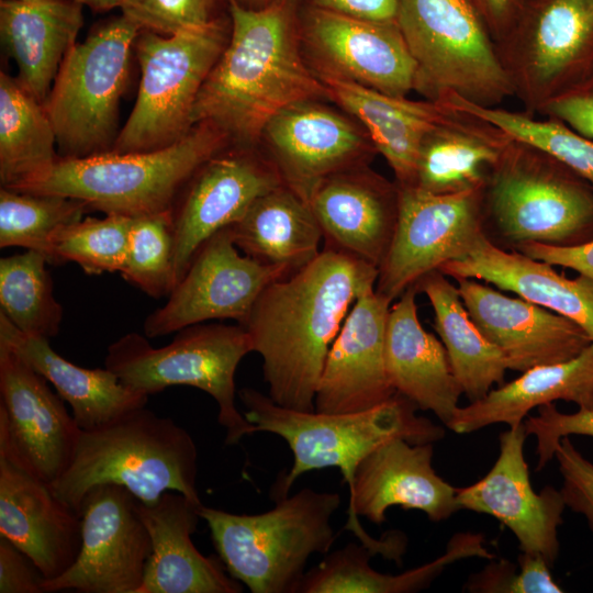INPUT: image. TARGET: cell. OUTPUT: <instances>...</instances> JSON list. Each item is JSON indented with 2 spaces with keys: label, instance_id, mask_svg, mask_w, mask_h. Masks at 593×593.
<instances>
[{
  "label": "cell",
  "instance_id": "cell-11",
  "mask_svg": "<svg viewBox=\"0 0 593 593\" xmlns=\"http://www.w3.org/2000/svg\"><path fill=\"white\" fill-rule=\"evenodd\" d=\"M484 200L499 233L518 244L574 246L593 239V184L547 153L512 139Z\"/></svg>",
  "mask_w": 593,
  "mask_h": 593
},
{
  "label": "cell",
  "instance_id": "cell-29",
  "mask_svg": "<svg viewBox=\"0 0 593 593\" xmlns=\"http://www.w3.org/2000/svg\"><path fill=\"white\" fill-rule=\"evenodd\" d=\"M317 76L327 97L363 125L376 152L393 170L396 183L412 186L422 144L450 114V107L441 101H412L340 78Z\"/></svg>",
  "mask_w": 593,
  "mask_h": 593
},
{
  "label": "cell",
  "instance_id": "cell-43",
  "mask_svg": "<svg viewBox=\"0 0 593 593\" xmlns=\"http://www.w3.org/2000/svg\"><path fill=\"white\" fill-rule=\"evenodd\" d=\"M219 0H124L122 14L142 30L161 35L203 26L220 18L215 15Z\"/></svg>",
  "mask_w": 593,
  "mask_h": 593
},
{
  "label": "cell",
  "instance_id": "cell-39",
  "mask_svg": "<svg viewBox=\"0 0 593 593\" xmlns=\"http://www.w3.org/2000/svg\"><path fill=\"white\" fill-rule=\"evenodd\" d=\"M440 101L495 125L515 141L547 153L593 184V139L561 121L546 116L537 119L526 111L474 104L454 93Z\"/></svg>",
  "mask_w": 593,
  "mask_h": 593
},
{
  "label": "cell",
  "instance_id": "cell-3",
  "mask_svg": "<svg viewBox=\"0 0 593 593\" xmlns=\"http://www.w3.org/2000/svg\"><path fill=\"white\" fill-rule=\"evenodd\" d=\"M197 478L198 448L190 433L143 406L82 430L69 467L49 485L79 514L87 491L107 483L124 486L144 504L167 491L202 504Z\"/></svg>",
  "mask_w": 593,
  "mask_h": 593
},
{
  "label": "cell",
  "instance_id": "cell-2",
  "mask_svg": "<svg viewBox=\"0 0 593 593\" xmlns=\"http://www.w3.org/2000/svg\"><path fill=\"white\" fill-rule=\"evenodd\" d=\"M226 3L230 40L199 92L192 123H210L245 147L281 110L327 93L302 57L295 0L260 9Z\"/></svg>",
  "mask_w": 593,
  "mask_h": 593
},
{
  "label": "cell",
  "instance_id": "cell-22",
  "mask_svg": "<svg viewBox=\"0 0 593 593\" xmlns=\"http://www.w3.org/2000/svg\"><path fill=\"white\" fill-rule=\"evenodd\" d=\"M460 298L472 321L504 356L510 370L577 357L591 343L572 321L521 296L506 295L471 278H457Z\"/></svg>",
  "mask_w": 593,
  "mask_h": 593
},
{
  "label": "cell",
  "instance_id": "cell-13",
  "mask_svg": "<svg viewBox=\"0 0 593 593\" xmlns=\"http://www.w3.org/2000/svg\"><path fill=\"white\" fill-rule=\"evenodd\" d=\"M433 456L432 443L412 444L394 438L380 445L357 466L348 489L345 528L374 556L381 555L400 564L406 538L400 532L373 538L363 529L359 516L380 525L385 522L389 507L398 505L406 511H422L428 519L441 522L460 511L457 488L437 474Z\"/></svg>",
  "mask_w": 593,
  "mask_h": 593
},
{
  "label": "cell",
  "instance_id": "cell-48",
  "mask_svg": "<svg viewBox=\"0 0 593 593\" xmlns=\"http://www.w3.org/2000/svg\"><path fill=\"white\" fill-rule=\"evenodd\" d=\"M517 250L553 267L572 269L593 280V239L574 246L523 243L517 245Z\"/></svg>",
  "mask_w": 593,
  "mask_h": 593
},
{
  "label": "cell",
  "instance_id": "cell-27",
  "mask_svg": "<svg viewBox=\"0 0 593 593\" xmlns=\"http://www.w3.org/2000/svg\"><path fill=\"white\" fill-rule=\"evenodd\" d=\"M438 270L452 279L488 282L546 307L579 325L593 343V280L588 277L568 278L548 262L497 247L484 233L463 257Z\"/></svg>",
  "mask_w": 593,
  "mask_h": 593
},
{
  "label": "cell",
  "instance_id": "cell-20",
  "mask_svg": "<svg viewBox=\"0 0 593 593\" xmlns=\"http://www.w3.org/2000/svg\"><path fill=\"white\" fill-rule=\"evenodd\" d=\"M524 422L500 434L499 456L479 481L457 488L459 510L488 514L516 537L521 551L540 555L550 567L560 544L558 527L567 507L560 490L551 485L535 492L524 457Z\"/></svg>",
  "mask_w": 593,
  "mask_h": 593
},
{
  "label": "cell",
  "instance_id": "cell-40",
  "mask_svg": "<svg viewBox=\"0 0 593 593\" xmlns=\"http://www.w3.org/2000/svg\"><path fill=\"white\" fill-rule=\"evenodd\" d=\"M90 211L78 199L0 189V247H22L44 254L51 264V242L61 227Z\"/></svg>",
  "mask_w": 593,
  "mask_h": 593
},
{
  "label": "cell",
  "instance_id": "cell-10",
  "mask_svg": "<svg viewBox=\"0 0 593 593\" xmlns=\"http://www.w3.org/2000/svg\"><path fill=\"white\" fill-rule=\"evenodd\" d=\"M141 31L121 14L76 43L65 56L44 102L59 157L83 158L112 150L119 104Z\"/></svg>",
  "mask_w": 593,
  "mask_h": 593
},
{
  "label": "cell",
  "instance_id": "cell-19",
  "mask_svg": "<svg viewBox=\"0 0 593 593\" xmlns=\"http://www.w3.org/2000/svg\"><path fill=\"white\" fill-rule=\"evenodd\" d=\"M300 29L320 75L393 97L416 90L417 66L396 21H370L307 7Z\"/></svg>",
  "mask_w": 593,
  "mask_h": 593
},
{
  "label": "cell",
  "instance_id": "cell-37",
  "mask_svg": "<svg viewBox=\"0 0 593 593\" xmlns=\"http://www.w3.org/2000/svg\"><path fill=\"white\" fill-rule=\"evenodd\" d=\"M44 103L18 80L0 74V182L14 188L47 170L59 157Z\"/></svg>",
  "mask_w": 593,
  "mask_h": 593
},
{
  "label": "cell",
  "instance_id": "cell-16",
  "mask_svg": "<svg viewBox=\"0 0 593 593\" xmlns=\"http://www.w3.org/2000/svg\"><path fill=\"white\" fill-rule=\"evenodd\" d=\"M138 500L118 484H97L80 505L81 545L75 562L44 580V592L137 593L152 553Z\"/></svg>",
  "mask_w": 593,
  "mask_h": 593
},
{
  "label": "cell",
  "instance_id": "cell-47",
  "mask_svg": "<svg viewBox=\"0 0 593 593\" xmlns=\"http://www.w3.org/2000/svg\"><path fill=\"white\" fill-rule=\"evenodd\" d=\"M44 580L22 550L0 537V593H42Z\"/></svg>",
  "mask_w": 593,
  "mask_h": 593
},
{
  "label": "cell",
  "instance_id": "cell-26",
  "mask_svg": "<svg viewBox=\"0 0 593 593\" xmlns=\"http://www.w3.org/2000/svg\"><path fill=\"white\" fill-rule=\"evenodd\" d=\"M202 504L167 491L153 504L137 502L152 553L137 593H240L243 585L226 571L220 557L203 556L192 535Z\"/></svg>",
  "mask_w": 593,
  "mask_h": 593
},
{
  "label": "cell",
  "instance_id": "cell-8",
  "mask_svg": "<svg viewBox=\"0 0 593 593\" xmlns=\"http://www.w3.org/2000/svg\"><path fill=\"white\" fill-rule=\"evenodd\" d=\"M396 22L432 101L454 93L499 107L514 96L496 43L471 0H399Z\"/></svg>",
  "mask_w": 593,
  "mask_h": 593
},
{
  "label": "cell",
  "instance_id": "cell-56",
  "mask_svg": "<svg viewBox=\"0 0 593 593\" xmlns=\"http://www.w3.org/2000/svg\"><path fill=\"white\" fill-rule=\"evenodd\" d=\"M472 2H474V0H471ZM474 4V3H473Z\"/></svg>",
  "mask_w": 593,
  "mask_h": 593
},
{
  "label": "cell",
  "instance_id": "cell-4",
  "mask_svg": "<svg viewBox=\"0 0 593 593\" xmlns=\"http://www.w3.org/2000/svg\"><path fill=\"white\" fill-rule=\"evenodd\" d=\"M237 395L256 432L280 436L293 455L291 468L280 473L271 489L272 497L288 495L302 474L325 468H337L349 489L360 461L385 441L402 438L433 444L445 436L443 426L417 415L418 407L399 393L355 413L291 410L253 388H243Z\"/></svg>",
  "mask_w": 593,
  "mask_h": 593
},
{
  "label": "cell",
  "instance_id": "cell-25",
  "mask_svg": "<svg viewBox=\"0 0 593 593\" xmlns=\"http://www.w3.org/2000/svg\"><path fill=\"white\" fill-rule=\"evenodd\" d=\"M0 537L22 550L45 580L63 574L81 545V517L51 485L0 455Z\"/></svg>",
  "mask_w": 593,
  "mask_h": 593
},
{
  "label": "cell",
  "instance_id": "cell-42",
  "mask_svg": "<svg viewBox=\"0 0 593 593\" xmlns=\"http://www.w3.org/2000/svg\"><path fill=\"white\" fill-rule=\"evenodd\" d=\"M174 253L170 210L136 216L119 272L150 298L168 296L176 284Z\"/></svg>",
  "mask_w": 593,
  "mask_h": 593
},
{
  "label": "cell",
  "instance_id": "cell-1",
  "mask_svg": "<svg viewBox=\"0 0 593 593\" xmlns=\"http://www.w3.org/2000/svg\"><path fill=\"white\" fill-rule=\"evenodd\" d=\"M379 270L323 248L296 272L260 293L246 328L262 359L268 396L291 410L315 411L328 350L357 298L376 287Z\"/></svg>",
  "mask_w": 593,
  "mask_h": 593
},
{
  "label": "cell",
  "instance_id": "cell-34",
  "mask_svg": "<svg viewBox=\"0 0 593 593\" xmlns=\"http://www.w3.org/2000/svg\"><path fill=\"white\" fill-rule=\"evenodd\" d=\"M230 227L243 254L288 275L312 262L323 249V234L310 203L284 183L259 197Z\"/></svg>",
  "mask_w": 593,
  "mask_h": 593
},
{
  "label": "cell",
  "instance_id": "cell-24",
  "mask_svg": "<svg viewBox=\"0 0 593 593\" xmlns=\"http://www.w3.org/2000/svg\"><path fill=\"white\" fill-rule=\"evenodd\" d=\"M399 186L365 165L323 180L310 198L323 234V248L348 255L379 270L398 220Z\"/></svg>",
  "mask_w": 593,
  "mask_h": 593
},
{
  "label": "cell",
  "instance_id": "cell-33",
  "mask_svg": "<svg viewBox=\"0 0 593 593\" xmlns=\"http://www.w3.org/2000/svg\"><path fill=\"white\" fill-rule=\"evenodd\" d=\"M450 109L424 139L412 186L437 194L483 189L513 138L482 119Z\"/></svg>",
  "mask_w": 593,
  "mask_h": 593
},
{
  "label": "cell",
  "instance_id": "cell-7",
  "mask_svg": "<svg viewBox=\"0 0 593 593\" xmlns=\"http://www.w3.org/2000/svg\"><path fill=\"white\" fill-rule=\"evenodd\" d=\"M249 353L251 343L244 326L205 322L178 331L163 347L152 346L139 333H126L108 347L104 367L123 384L148 396L175 385L202 390L219 406L225 444L235 445L256 433L235 402V373Z\"/></svg>",
  "mask_w": 593,
  "mask_h": 593
},
{
  "label": "cell",
  "instance_id": "cell-55",
  "mask_svg": "<svg viewBox=\"0 0 593 593\" xmlns=\"http://www.w3.org/2000/svg\"><path fill=\"white\" fill-rule=\"evenodd\" d=\"M20 1H35V0H20Z\"/></svg>",
  "mask_w": 593,
  "mask_h": 593
},
{
  "label": "cell",
  "instance_id": "cell-49",
  "mask_svg": "<svg viewBox=\"0 0 593 593\" xmlns=\"http://www.w3.org/2000/svg\"><path fill=\"white\" fill-rule=\"evenodd\" d=\"M307 7L380 22L396 21L399 0H306Z\"/></svg>",
  "mask_w": 593,
  "mask_h": 593
},
{
  "label": "cell",
  "instance_id": "cell-51",
  "mask_svg": "<svg viewBox=\"0 0 593 593\" xmlns=\"http://www.w3.org/2000/svg\"><path fill=\"white\" fill-rule=\"evenodd\" d=\"M548 562L537 553L523 552L518 556L517 593H561L564 590L555 581Z\"/></svg>",
  "mask_w": 593,
  "mask_h": 593
},
{
  "label": "cell",
  "instance_id": "cell-35",
  "mask_svg": "<svg viewBox=\"0 0 593 593\" xmlns=\"http://www.w3.org/2000/svg\"><path fill=\"white\" fill-rule=\"evenodd\" d=\"M374 555L362 544L349 542L306 571L296 593H412L429 584L449 564L471 557L493 559L482 534L458 533L435 560L400 574H387L371 568Z\"/></svg>",
  "mask_w": 593,
  "mask_h": 593
},
{
  "label": "cell",
  "instance_id": "cell-36",
  "mask_svg": "<svg viewBox=\"0 0 593 593\" xmlns=\"http://www.w3.org/2000/svg\"><path fill=\"white\" fill-rule=\"evenodd\" d=\"M416 286L430 302L434 328L462 394L473 402L485 396L494 384H503L508 369L505 358L472 321L458 288L438 269Z\"/></svg>",
  "mask_w": 593,
  "mask_h": 593
},
{
  "label": "cell",
  "instance_id": "cell-28",
  "mask_svg": "<svg viewBox=\"0 0 593 593\" xmlns=\"http://www.w3.org/2000/svg\"><path fill=\"white\" fill-rule=\"evenodd\" d=\"M416 284L391 304L385 332V369L394 391L418 410L433 412L448 426L459 407L461 389L440 339L417 315Z\"/></svg>",
  "mask_w": 593,
  "mask_h": 593
},
{
  "label": "cell",
  "instance_id": "cell-31",
  "mask_svg": "<svg viewBox=\"0 0 593 593\" xmlns=\"http://www.w3.org/2000/svg\"><path fill=\"white\" fill-rule=\"evenodd\" d=\"M0 342L54 387L82 430L103 426L146 406L148 395L123 384L108 368H85L57 354L45 337L25 334L0 314Z\"/></svg>",
  "mask_w": 593,
  "mask_h": 593
},
{
  "label": "cell",
  "instance_id": "cell-52",
  "mask_svg": "<svg viewBox=\"0 0 593 593\" xmlns=\"http://www.w3.org/2000/svg\"><path fill=\"white\" fill-rule=\"evenodd\" d=\"M525 0H474L495 43L511 29Z\"/></svg>",
  "mask_w": 593,
  "mask_h": 593
},
{
  "label": "cell",
  "instance_id": "cell-9",
  "mask_svg": "<svg viewBox=\"0 0 593 593\" xmlns=\"http://www.w3.org/2000/svg\"><path fill=\"white\" fill-rule=\"evenodd\" d=\"M223 18L172 35L142 30L135 42L141 81L133 110L111 152L170 146L192 128L199 92L230 40Z\"/></svg>",
  "mask_w": 593,
  "mask_h": 593
},
{
  "label": "cell",
  "instance_id": "cell-44",
  "mask_svg": "<svg viewBox=\"0 0 593 593\" xmlns=\"http://www.w3.org/2000/svg\"><path fill=\"white\" fill-rule=\"evenodd\" d=\"M527 435L537 439V469H544L555 457V449L562 437L583 435L593 437V411L579 409L574 413H561L553 403L538 407V415L524 419Z\"/></svg>",
  "mask_w": 593,
  "mask_h": 593
},
{
  "label": "cell",
  "instance_id": "cell-6",
  "mask_svg": "<svg viewBox=\"0 0 593 593\" xmlns=\"http://www.w3.org/2000/svg\"><path fill=\"white\" fill-rule=\"evenodd\" d=\"M275 506L247 515L199 508L226 571L253 593H296L311 556L329 552L337 535L331 521L336 492L304 488L272 497Z\"/></svg>",
  "mask_w": 593,
  "mask_h": 593
},
{
  "label": "cell",
  "instance_id": "cell-12",
  "mask_svg": "<svg viewBox=\"0 0 593 593\" xmlns=\"http://www.w3.org/2000/svg\"><path fill=\"white\" fill-rule=\"evenodd\" d=\"M496 47L514 96L535 114L593 72V0H525Z\"/></svg>",
  "mask_w": 593,
  "mask_h": 593
},
{
  "label": "cell",
  "instance_id": "cell-23",
  "mask_svg": "<svg viewBox=\"0 0 593 593\" xmlns=\"http://www.w3.org/2000/svg\"><path fill=\"white\" fill-rule=\"evenodd\" d=\"M392 300L365 290L353 304L333 342L318 382L315 411L355 413L391 399L385 369V332Z\"/></svg>",
  "mask_w": 593,
  "mask_h": 593
},
{
  "label": "cell",
  "instance_id": "cell-38",
  "mask_svg": "<svg viewBox=\"0 0 593 593\" xmlns=\"http://www.w3.org/2000/svg\"><path fill=\"white\" fill-rule=\"evenodd\" d=\"M47 264L32 249L0 259V314L19 331L49 339L59 333L63 307Z\"/></svg>",
  "mask_w": 593,
  "mask_h": 593
},
{
  "label": "cell",
  "instance_id": "cell-5",
  "mask_svg": "<svg viewBox=\"0 0 593 593\" xmlns=\"http://www.w3.org/2000/svg\"><path fill=\"white\" fill-rule=\"evenodd\" d=\"M228 142L212 124L199 123L177 143L150 152L58 157L47 170L9 189L78 199L104 214L159 213L171 209L194 171Z\"/></svg>",
  "mask_w": 593,
  "mask_h": 593
},
{
  "label": "cell",
  "instance_id": "cell-50",
  "mask_svg": "<svg viewBox=\"0 0 593 593\" xmlns=\"http://www.w3.org/2000/svg\"><path fill=\"white\" fill-rule=\"evenodd\" d=\"M519 574L516 566L505 559L490 561L472 574L465 589L474 593H517Z\"/></svg>",
  "mask_w": 593,
  "mask_h": 593
},
{
  "label": "cell",
  "instance_id": "cell-46",
  "mask_svg": "<svg viewBox=\"0 0 593 593\" xmlns=\"http://www.w3.org/2000/svg\"><path fill=\"white\" fill-rule=\"evenodd\" d=\"M536 113L561 121L593 139V72L574 87L547 101Z\"/></svg>",
  "mask_w": 593,
  "mask_h": 593
},
{
  "label": "cell",
  "instance_id": "cell-14",
  "mask_svg": "<svg viewBox=\"0 0 593 593\" xmlns=\"http://www.w3.org/2000/svg\"><path fill=\"white\" fill-rule=\"evenodd\" d=\"M484 189L437 194L399 186L396 226L377 292L394 301L427 273L463 257L483 233Z\"/></svg>",
  "mask_w": 593,
  "mask_h": 593
},
{
  "label": "cell",
  "instance_id": "cell-17",
  "mask_svg": "<svg viewBox=\"0 0 593 593\" xmlns=\"http://www.w3.org/2000/svg\"><path fill=\"white\" fill-rule=\"evenodd\" d=\"M64 402L0 342V455L48 484L69 467L82 432Z\"/></svg>",
  "mask_w": 593,
  "mask_h": 593
},
{
  "label": "cell",
  "instance_id": "cell-53",
  "mask_svg": "<svg viewBox=\"0 0 593 593\" xmlns=\"http://www.w3.org/2000/svg\"><path fill=\"white\" fill-rule=\"evenodd\" d=\"M82 5L90 8L93 11L101 12L121 8L124 0H76Z\"/></svg>",
  "mask_w": 593,
  "mask_h": 593
},
{
  "label": "cell",
  "instance_id": "cell-30",
  "mask_svg": "<svg viewBox=\"0 0 593 593\" xmlns=\"http://www.w3.org/2000/svg\"><path fill=\"white\" fill-rule=\"evenodd\" d=\"M76 0H1L0 37L20 83L44 103L59 67L83 25Z\"/></svg>",
  "mask_w": 593,
  "mask_h": 593
},
{
  "label": "cell",
  "instance_id": "cell-18",
  "mask_svg": "<svg viewBox=\"0 0 593 593\" xmlns=\"http://www.w3.org/2000/svg\"><path fill=\"white\" fill-rule=\"evenodd\" d=\"M283 183L270 159L245 148L222 150L201 165L170 209L176 284L208 238L236 223L259 197Z\"/></svg>",
  "mask_w": 593,
  "mask_h": 593
},
{
  "label": "cell",
  "instance_id": "cell-32",
  "mask_svg": "<svg viewBox=\"0 0 593 593\" xmlns=\"http://www.w3.org/2000/svg\"><path fill=\"white\" fill-rule=\"evenodd\" d=\"M558 400L593 411V343L572 359L533 367L482 399L459 406L447 427L457 434L494 424L513 427L533 409Z\"/></svg>",
  "mask_w": 593,
  "mask_h": 593
},
{
  "label": "cell",
  "instance_id": "cell-45",
  "mask_svg": "<svg viewBox=\"0 0 593 593\" xmlns=\"http://www.w3.org/2000/svg\"><path fill=\"white\" fill-rule=\"evenodd\" d=\"M555 458L562 477L560 492L566 506L582 514L593 534V463L574 447L569 436L557 444Z\"/></svg>",
  "mask_w": 593,
  "mask_h": 593
},
{
  "label": "cell",
  "instance_id": "cell-15",
  "mask_svg": "<svg viewBox=\"0 0 593 593\" xmlns=\"http://www.w3.org/2000/svg\"><path fill=\"white\" fill-rule=\"evenodd\" d=\"M288 276L282 268L243 254L231 227H224L197 249L165 304L147 315L144 335L166 336L215 320L244 326L266 287Z\"/></svg>",
  "mask_w": 593,
  "mask_h": 593
},
{
  "label": "cell",
  "instance_id": "cell-21",
  "mask_svg": "<svg viewBox=\"0 0 593 593\" xmlns=\"http://www.w3.org/2000/svg\"><path fill=\"white\" fill-rule=\"evenodd\" d=\"M312 101L281 110L262 133L284 184L307 202L323 180L365 165L376 150L351 121Z\"/></svg>",
  "mask_w": 593,
  "mask_h": 593
},
{
  "label": "cell",
  "instance_id": "cell-41",
  "mask_svg": "<svg viewBox=\"0 0 593 593\" xmlns=\"http://www.w3.org/2000/svg\"><path fill=\"white\" fill-rule=\"evenodd\" d=\"M134 217L105 214L82 217L58 230L51 242V264L76 262L88 275L120 271Z\"/></svg>",
  "mask_w": 593,
  "mask_h": 593
},
{
  "label": "cell",
  "instance_id": "cell-54",
  "mask_svg": "<svg viewBox=\"0 0 593 593\" xmlns=\"http://www.w3.org/2000/svg\"><path fill=\"white\" fill-rule=\"evenodd\" d=\"M242 5L250 9H260L275 0H237Z\"/></svg>",
  "mask_w": 593,
  "mask_h": 593
}]
</instances>
